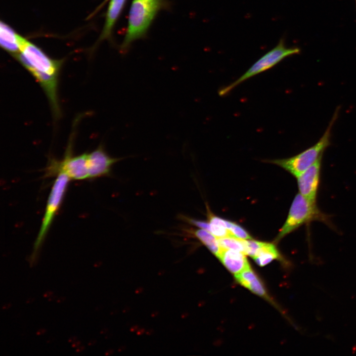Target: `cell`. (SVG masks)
Returning <instances> with one entry per match:
<instances>
[{
	"label": "cell",
	"mask_w": 356,
	"mask_h": 356,
	"mask_svg": "<svg viewBox=\"0 0 356 356\" xmlns=\"http://www.w3.org/2000/svg\"><path fill=\"white\" fill-rule=\"evenodd\" d=\"M14 57L40 84L47 97L53 115L58 118L61 111L57 89L63 60L50 58L40 48L23 37L20 52Z\"/></svg>",
	"instance_id": "1"
},
{
	"label": "cell",
	"mask_w": 356,
	"mask_h": 356,
	"mask_svg": "<svg viewBox=\"0 0 356 356\" xmlns=\"http://www.w3.org/2000/svg\"><path fill=\"white\" fill-rule=\"evenodd\" d=\"M163 5V0H134L129 15L126 34L121 46L126 51L134 41L146 33L155 16Z\"/></svg>",
	"instance_id": "2"
},
{
	"label": "cell",
	"mask_w": 356,
	"mask_h": 356,
	"mask_svg": "<svg viewBox=\"0 0 356 356\" xmlns=\"http://www.w3.org/2000/svg\"><path fill=\"white\" fill-rule=\"evenodd\" d=\"M313 221L322 222L332 228L334 227L330 216L322 212L316 203L311 201L299 193L292 203L287 218L277 239L280 240L302 225Z\"/></svg>",
	"instance_id": "3"
},
{
	"label": "cell",
	"mask_w": 356,
	"mask_h": 356,
	"mask_svg": "<svg viewBox=\"0 0 356 356\" xmlns=\"http://www.w3.org/2000/svg\"><path fill=\"white\" fill-rule=\"evenodd\" d=\"M339 112V107H338L323 135L315 144L293 157L272 160L269 162L280 166L297 178L322 157L323 152L330 145L331 130Z\"/></svg>",
	"instance_id": "4"
},
{
	"label": "cell",
	"mask_w": 356,
	"mask_h": 356,
	"mask_svg": "<svg viewBox=\"0 0 356 356\" xmlns=\"http://www.w3.org/2000/svg\"><path fill=\"white\" fill-rule=\"evenodd\" d=\"M300 52L299 48L287 47L284 40L280 39L277 44L257 60L243 74L230 84L221 88L219 94L225 95L243 82L271 69L285 58Z\"/></svg>",
	"instance_id": "5"
},
{
	"label": "cell",
	"mask_w": 356,
	"mask_h": 356,
	"mask_svg": "<svg viewBox=\"0 0 356 356\" xmlns=\"http://www.w3.org/2000/svg\"><path fill=\"white\" fill-rule=\"evenodd\" d=\"M70 179L64 174L57 175L48 195L39 232L35 240L31 264L36 259L38 252L48 232L56 214L62 204Z\"/></svg>",
	"instance_id": "6"
},
{
	"label": "cell",
	"mask_w": 356,
	"mask_h": 356,
	"mask_svg": "<svg viewBox=\"0 0 356 356\" xmlns=\"http://www.w3.org/2000/svg\"><path fill=\"white\" fill-rule=\"evenodd\" d=\"M72 142H69L63 159L50 160L45 170L47 177L64 174L70 179L81 180L89 178L88 153L74 156L72 153Z\"/></svg>",
	"instance_id": "7"
},
{
	"label": "cell",
	"mask_w": 356,
	"mask_h": 356,
	"mask_svg": "<svg viewBox=\"0 0 356 356\" xmlns=\"http://www.w3.org/2000/svg\"><path fill=\"white\" fill-rule=\"evenodd\" d=\"M122 159L110 156L100 144L95 149L88 153L89 178L110 176L114 164Z\"/></svg>",
	"instance_id": "8"
},
{
	"label": "cell",
	"mask_w": 356,
	"mask_h": 356,
	"mask_svg": "<svg viewBox=\"0 0 356 356\" xmlns=\"http://www.w3.org/2000/svg\"><path fill=\"white\" fill-rule=\"evenodd\" d=\"M322 157L297 177L299 193L311 201L316 203L320 181Z\"/></svg>",
	"instance_id": "9"
},
{
	"label": "cell",
	"mask_w": 356,
	"mask_h": 356,
	"mask_svg": "<svg viewBox=\"0 0 356 356\" xmlns=\"http://www.w3.org/2000/svg\"><path fill=\"white\" fill-rule=\"evenodd\" d=\"M245 255L235 250L222 249L218 257L226 268L235 275L250 267Z\"/></svg>",
	"instance_id": "10"
},
{
	"label": "cell",
	"mask_w": 356,
	"mask_h": 356,
	"mask_svg": "<svg viewBox=\"0 0 356 356\" xmlns=\"http://www.w3.org/2000/svg\"><path fill=\"white\" fill-rule=\"evenodd\" d=\"M22 38V37L17 34L8 25L4 22H0V45L2 48L14 57L20 52Z\"/></svg>",
	"instance_id": "11"
},
{
	"label": "cell",
	"mask_w": 356,
	"mask_h": 356,
	"mask_svg": "<svg viewBox=\"0 0 356 356\" xmlns=\"http://www.w3.org/2000/svg\"><path fill=\"white\" fill-rule=\"evenodd\" d=\"M126 0H110L108 5L106 18L100 40L107 39L111 35L112 31L120 16Z\"/></svg>",
	"instance_id": "12"
},
{
	"label": "cell",
	"mask_w": 356,
	"mask_h": 356,
	"mask_svg": "<svg viewBox=\"0 0 356 356\" xmlns=\"http://www.w3.org/2000/svg\"><path fill=\"white\" fill-rule=\"evenodd\" d=\"M189 232L193 234L215 256H219L222 249L220 247L218 238L215 236L209 231L202 228L192 230Z\"/></svg>",
	"instance_id": "13"
},
{
	"label": "cell",
	"mask_w": 356,
	"mask_h": 356,
	"mask_svg": "<svg viewBox=\"0 0 356 356\" xmlns=\"http://www.w3.org/2000/svg\"><path fill=\"white\" fill-rule=\"evenodd\" d=\"M278 257L279 253L275 246L269 243L264 242L262 247L253 258L259 266L263 267Z\"/></svg>",
	"instance_id": "14"
},
{
	"label": "cell",
	"mask_w": 356,
	"mask_h": 356,
	"mask_svg": "<svg viewBox=\"0 0 356 356\" xmlns=\"http://www.w3.org/2000/svg\"><path fill=\"white\" fill-rule=\"evenodd\" d=\"M218 241L220 247L223 249L235 250L245 254L243 239L228 236L218 238Z\"/></svg>",
	"instance_id": "15"
},
{
	"label": "cell",
	"mask_w": 356,
	"mask_h": 356,
	"mask_svg": "<svg viewBox=\"0 0 356 356\" xmlns=\"http://www.w3.org/2000/svg\"><path fill=\"white\" fill-rule=\"evenodd\" d=\"M221 224L229 231L230 236L241 239H252L244 229L235 223L222 219Z\"/></svg>",
	"instance_id": "16"
},
{
	"label": "cell",
	"mask_w": 356,
	"mask_h": 356,
	"mask_svg": "<svg viewBox=\"0 0 356 356\" xmlns=\"http://www.w3.org/2000/svg\"><path fill=\"white\" fill-rule=\"evenodd\" d=\"M245 254L254 258L263 246L264 242L250 239H243Z\"/></svg>",
	"instance_id": "17"
},
{
	"label": "cell",
	"mask_w": 356,
	"mask_h": 356,
	"mask_svg": "<svg viewBox=\"0 0 356 356\" xmlns=\"http://www.w3.org/2000/svg\"><path fill=\"white\" fill-rule=\"evenodd\" d=\"M245 287L259 296L264 297H267L263 284L257 275L249 281Z\"/></svg>",
	"instance_id": "18"
},
{
	"label": "cell",
	"mask_w": 356,
	"mask_h": 356,
	"mask_svg": "<svg viewBox=\"0 0 356 356\" xmlns=\"http://www.w3.org/2000/svg\"></svg>",
	"instance_id": "19"
}]
</instances>
